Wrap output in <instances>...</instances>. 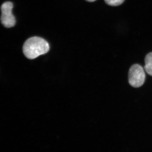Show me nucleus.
Instances as JSON below:
<instances>
[{"mask_svg": "<svg viewBox=\"0 0 152 152\" xmlns=\"http://www.w3.org/2000/svg\"><path fill=\"white\" fill-rule=\"evenodd\" d=\"M50 50V46L46 41L39 37H33L25 42L23 52L25 56L34 59L41 55L45 54Z\"/></svg>", "mask_w": 152, "mask_h": 152, "instance_id": "f257e3e1", "label": "nucleus"}, {"mask_svg": "<svg viewBox=\"0 0 152 152\" xmlns=\"http://www.w3.org/2000/svg\"><path fill=\"white\" fill-rule=\"evenodd\" d=\"M88 2H92L95 1H96V0H86Z\"/></svg>", "mask_w": 152, "mask_h": 152, "instance_id": "423d86ee", "label": "nucleus"}, {"mask_svg": "<svg viewBox=\"0 0 152 152\" xmlns=\"http://www.w3.org/2000/svg\"><path fill=\"white\" fill-rule=\"evenodd\" d=\"M145 61V70L147 73L152 76V52L146 55Z\"/></svg>", "mask_w": 152, "mask_h": 152, "instance_id": "20e7f679", "label": "nucleus"}, {"mask_svg": "<svg viewBox=\"0 0 152 152\" xmlns=\"http://www.w3.org/2000/svg\"><path fill=\"white\" fill-rule=\"evenodd\" d=\"M13 7L12 3L7 1L3 3L1 6V23L5 27H13L16 23V20L12 13Z\"/></svg>", "mask_w": 152, "mask_h": 152, "instance_id": "7ed1b4c3", "label": "nucleus"}, {"mask_svg": "<svg viewBox=\"0 0 152 152\" xmlns=\"http://www.w3.org/2000/svg\"><path fill=\"white\" fill-rule=\"evenodd\" d=\"M125 0H104L107 4L109 6L116 7L122 4Z\"/></svg>", "mask_w": 152, "mask_h": 152, "instance_id": "39448f33", "label": "nucleus"}, {"mask_svg": "<svg viewBox=\"0 0 152 152\" xmlns=\"http://www.w3.org/2000/svg\"><path fill=\"white\" fill-rule=\"evenodd\" d=\"M145 74L143 69L140 65L136 64L130 68L129 72V81L134 88H139L144 84Z\"/></svg>", "mask_w": 152, "mask_h": 152, "instance_id": "f03ea898", "label": "nucleus"}]
</instances>
